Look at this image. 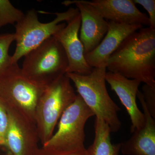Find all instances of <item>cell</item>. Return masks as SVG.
I'll list each match as a JSON object with an SVG mask.
<instances>
[{
	"label": "cell",
	"mask_w": 155,
	"mask_h": 155,
	"mask_svg": "<svg viewBox=\"0 0 155 155\" xmlns=\"http://www.w3.org/2000/svg\"><path fill=\"white\" fill-rule=\"evenodd\" d=\"M107 69L155 87V29L141 28L125 38L107 61Z\"/></svg>",
	"instance_id": "6da1fadb"
},
{
	"label": "cell",
	"mask_w": 155,
	"mask_h": 155,
	"mask_svg": "<svg viewBox=\"0 0 155 155\" xmlns=\"http://www.w3.org/2000/svg\"><path fill=\"white\" fill-rule=\"evenodd\" d=\"M107 66L104 65L93 68L88 75L74 73L66 74L74 83L78 94L94 116L107 123L111 132H115L122 126L118 116L121 109L112 99L107 90Z\"/></svg>",
	"instance_id": "7a4b0ae2"
},
{
	"label": "cell",
	"mask_w": 155,
	"mask_h": 155,
	"mask_svg": "<svg viewBox=\"0 0 155 155\" xmlns=\"http://www.w3.org/2000/svg\"><path fill=\"white\" fill-rule=\"evenodd\" d=\"M77 94L66 74L45 87L37 104L35 122L42 145L51 138L61 116Z\"/></svg>",
	"instance_id": "3957f363"
},
{
	"label": "cell",
	"mask_w": 155,
	"mask_h": 155,
	"mask_svg": "<svg viewBox=\"0 0 155 155\" xmlns=\"http://www.w3.org/2000/svg\"><path fill=\"white\" fill-rule=\"evenodd\" d=\"M23 75L14 64L0 75V101L7 110L35 124V109L45 87Z\"/></svg>",
	"instance_id": "277c9868"
},
{
	"label": "cell",
	"mask_w": 155,
	"mask_h": 155,
	"mask_svg": "<svg viewBox=\"0 0 155 155\" xmlns=\"http://www.w3.org/2000/svg\"><path fill=\"white\" fill-rule=\"evenodd\" d=\"M79 13L77 8H70L65 12L53 13L57 16L54 20L42 23L39 21L35 10L28 11L15 24L14 35L16 48L11 56L12 63L17 64L21 58L66 26V23L60 22H69Z\"/></svg>",
	"instance_id": "5b68a950"
},
{
	"label": "cell",
	"mask_w": 155,
	"mask_h": 155,
	"mask_svg": "<svg viewBox=\"0 0 155 155\" xmlns=\"http://www.w3.org/2000/svg\"><path fill=\"white\" fill-rule=\"evenodd\" d=\"M24 57L22 73L39 85H48L67 73V56L61 43L54 37L48 38Z\"/></svg>",
	"instance_id": "8992f818"
},
{
	"label": "cell",
	"mask_w": 155,
	"mask_h": 155,
	"mask_svg": "<svg viewBox=\"0 0 155 155\" xmlns=\"http://www.w3.org/2000/svg\"><path fill=\"white\" fill-rule=\"evenodd\" d=\"M94 116L80 96L77 94L75 101L61 116L57 131L42 147L64 153L86 150L84 127L87 120Z\"/></svg>",
	"instance_id": "52a82bcc"
},
{
	"label": "cell",
	"mask_w": 155,
	"mask_h": 155,
	"mask_svg": "<svg viewBox=\"0 0 155 155\" xmlns=\"http://www.w3.org/2000/svg\"><path fill=\"white\" fill-rule=\"evenodd\" d=\"M7 110L8 127L0 149L3 155H34L39 148L36 125L13 111Z\"/></svg>",
	"instance_id": "ba28073f"
},
{
	"label": "cell",
	"mask_w": 155,
	"mask_h": 155,
	"mask_svg": "<svg viewBox=\"0 0 155 155\" xmlns=\"http://www.w3.org/2000/svg\"><path fill=\"white\" fill-rule=\"evenodd\" d=\"M81 24L79 13L53 36L61 43L67 56L68 62L67 73L88 75L93 68L87 64L84 58L83 46L78 36Z\"/></svg>",
	"instance_id": "9c48e42d"
},
{
	"label": "cell",
	"mask_w": 155,
	"mask_h": 155,
	"mask_svg": "<svg viewBox=\"0 0 155 155\" xmlns=\"http://www.w3.org/2000/svg\"><path fill=\"white\" fill-rule=\"evenodd\" d=\"M62 4L66 6L75 4L77 7L81 19L79 39L83 46L84 54L91 51L105 36L108 22L86 1H66Z\"/></svg>",
	"instance_id": "30bf717a"
},
{
	"label": "cell",
	"mask_w": 155,
	"mask_h": 155,
	"mask_svg": "<svg viewBox=\"0 0 155 155\" xmlns=\"http://www.w3.org/2000/svg\"><path fill=\"white\" fill-rule=\"evenodd\" d=\"M140 24H121L109 21L107 31L100 44L91 51L84 54L87 64L92 68L106 65L108 59L125 38L142 28Z\"/></svg>",
	"instance_id": "8fae6325"
},
{
	"label": "cell",
	"mask_w": 155,
	"mask_h": 155,
	"mask_svg": "<svg viewBox=\"0 0 155 155\" xmlns=\"http://www.w3.org/2000/svg\"><path fill=\"white\" fill-rule=\"evenodd\" d=\"M106 81L119 97L130 116L131 122L130 132L133 133L143 127L144 114L140 110L136 102L138 87L141 82L109 71L106 73Z\"/></svg>",
	"instance_id": "7c38bea8"
},
{
	"label": "cell",
	"mask_w": 155,
	"mask_h": 155,
	"mask_svg": "<svg viewBox=\"0 0 155 155\" xmlns=\"http://www.w3.org/2000/svg\"><path fill=\"white\" fill-rule=\"evenodd\" d=\"M105 19L116 23L149 26L148 17L139 11L131 0L86 1Z\"/></svg>",
	"instance_id": "4fadbf2b"
},
{
	"label": "cell",
	"mask_w": 155,
	"mask_h": 155,
	"mask_svg": "<svg viewBox=\"0 0 155 155\" xmlns=\"http://www.w3.org/2000/svg\"><path fill=\"white\" fill-rule=\"evenodd\" d=\"M137 97L143 110L145 123L136 130L128 140L121 143L120 151L125 155H155V120L150 115L142 94L138 91Z\"/></svg>",
	"instance_id": "5bb4252c"
},
{
	"label": "cell",
	"mask_w": 155,
	"mask_h": 155,
	"mask_svg": "<svg viewBox=\"0 0 155 155\" xmlns=\"http://www.w3.org/2000/svg\"><path fill=\"white\" fill-rule=\"evenodd\" d=\"M95 136L92 144L87 149L88 155H119L121 143H112L110 128L100 117H96Z\"/></svg>",
	"instance_id": "9a60e30c"
},
{
	"label": "cell",
	"mask_w": 155,
	"mask_h": 155,
	"mask_svg": "<svg viewBox=\"0 0 155 155\" xmlns=\"http://www.w3.org/2000/svg\"><path fill=\"white\" fill-rule=\"evenodd\" d=\"M24 15L20 10L15 8L8 0H0V28L7 24L17 23Z\"/></svg>",
	"instance_id": "2e32d148"
},
{
	"label": "cell",
	"mask_w": 155,
	"mask_h": 155,
	"mask_svg": "<svg viewBox=\"0 0 155 155\" xmlns=\"http://www.w3.org/2000/svg\"><path fill=\"white\" fill-rule=\"evenodd\" d=\"M15 41L14 33L0 34V75L11 65V56L9 54V48Z\"/></svg>",
	"instance_id": "e0dca14e"
},
{
	"label": "cell",
	"mask_w": 155,
	"mask_h": 155,
	"mask_svg": "<svg viewBox=\"0 0 155 155\" xmlns=\"http://www.w3.org/2000/svg\"><path fill=\"white\" fill-rule=\"evenodd\" d=\"M142 94L147 109L151 116L155 119V87L144 84Z\"/></svg>",
	"instance_id": "ac0fdd59"
},
{
	"label": "cell",
	"mask_w": 155,
	"mask_h": 155,
	"mask_svg": "<svg viewBox=\"0 0 155 155\" xmlns=\"http://www.w3.org/2000/svg\"><path fill=\"white\" fill-rule=\"evenodd\" d=\"M9 123L8 112L0 101V149L4 144Z\"/></svg>",
	"instance_id": "d6986e66"
},
{
	"label": "cell",
	"mask_w": 155,
	"mask_h": 155,
	"mask_svg": "<svg viewBox=\"0 0 155 155\" xmlns=\"http://www.w3.org/2000/svg\"><path fill=\"white\" fill-rule=\"evenodd\" d=\"M134 4L142 6L149 14L150 25L149 27L155 29V0H134Z\"/></svg>",
	"instance_id": "ffe728a7"
},
{
	"label": "cell",
	"mask_w": 155,
	"mask_h": 155,
	"mask_svg": "<svg viewBox=\"0 0 155 155\" xmlns=\"http://www.w3.org/2000/svg\"><path fill=\"white\" fill-rule=\"evenodd\" d=\"M34 155H88L87 149L76 152L64 153L58 152L41 147L39 148Z\"/></svg>",
	"instance_id": "44dd1931"
}]
</instances>
